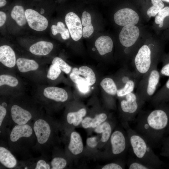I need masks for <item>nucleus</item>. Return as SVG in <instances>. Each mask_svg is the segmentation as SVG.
I'll return each instance as SVG.
<instances>
[{
	"label": "nucleus",
	"mask_w": 169,
	"mask_h": 169,
	"mask_svg": "<svg viewBox=\"0 0 169 169\" xmlns=\"http://www.w3.org/2000/svg\"><path fill=\"white\" fill-rule=\"evenodd\" d=\"M67 161L61 157H55L51 162L52 169H62L67 165Z\"/></svg>",
	"instance_id": "nucleus-35"
},
{
	"label": "nucleus",
	"mask_w": 169,
	"mask_h": 169,
	"mask_svg": "<svg viewBox=\"0 0 169 169\" xmlns=\"http://www.w3.org/2000/svg\"><path fill=\"white\" fill-rule=\"evenodd\" d=\"M16 64L19 71L25 73L37 70L39 66L35 61L24 58H19L16 61Z\"/></svg>",
	"instance_id": "nucleus-20"
},
{
	"label": "nucleus",
	"mask_w": 169,
	"mask_h": 169,
	"mask_svg": "<svg viewBox=\"0 0 169 169\" xmlns=\"http://www.w3.org/2000/svg\"><path fill=\"white\" fill-rule=\"evenodd\" d=\"M166 57L163 61L162 66L160 73L161 75L169 76V55Z\"/></svg>",
	"instance_id": "nucleus-38"
},
{
	"label": "nucleus",
	"mask_w": 169,
	"mask_h": 169,
	"mask_svg": "<svg viewBox=\"0 0 169 169\" xmlns=\"http://www.w3.org/2000/svg\"><path fill=\"white\" fill-rule=\"evenodd\" d=\"M65 21L72 38L79 40L82 35V26L80 19L75 13L70 12L66 14Z\"/></svg>",
	"instance_id": "nucleus-8"
},
{
	"label": "nucleus",
	"mask_w": 169,
	"mask_h": 169,
	"mask_svg": "<svg viewBox=\"0 0 169 169\" xmlns=\"http://www.w3.org/2000/svg\"><path fill=\"white\" fill-rule=\"evenodd\" d=\"M161 1H163L168 3H169V0H161Z\"/></svg>",
	"instance_id": "nucleus-50"
},
{
	"label": "nucleus",
	"mask_w": 169,
	"mask_h": 169,
	"mask_svg": "<svg viewBox=\"0 0 169 169\" xmlns=\"http://www.w3.org/2000/svg\"><path fill=\"white\" fill-rule=\"evenodd\" d=\"M11 111L13 120L18 125L26 124L32 117L29 112L17 105H13Z\"/></svg>",
	"instance_id": "nucleus-11"
},
{
	"label": "nucleus",
	"mask_w": 169,
	"mask_h": 169,
	"mask_svg": "<svg viewBox=\"0 0 169 169\" xmlns=\"http://www.w3.org/2000/svg\"><path fill=\"white\" fill-rule=\"evenodd\" d=\"M107 117V115L104 113L96 115L94 118L86 117L82 120L81 122L82 125L84 128H96L104 122Z\"/></svg>",
	"instance_id": "nucleus-21"
},
{
	"label": "nucleus",
	"mask_w": 169,
	"mask_h": 169,
	"mask_svg": "<svg viewBox=\"0 0 169 169\" xmlns=\"http://www.w3.org/2000/svg\"><path fill=\"white\" fill-rule=\"evenodd\" d=\"M95 45L99 54L101 55H103L112 51L113 43L112 39L109 36L103 35L96 39Z\"/></svg>",
	"instance_id": "nucleus-15"
},
{
	"label": "nucleus",
	"mask_w": 169,
	"mask_h": 169,
	"mask_svg": "<svg viewBox=\"0 0 169 169\" xmlns=\"http://www.w3.org/2000/svg\"><path fill=\"white\" fill-rule=\"evenodd\" d=\"M81 21L83 26H86L92 24L91 16L90 13L86 11H84L82 15Z\"/></svg>",
	"instance_id": "nucleus-40"
},
{
	"label": "nucleus",
	"mask_w": 169,
	"mask_h": 169,
	"mask_svg": "<svg viewBox=\"0 0 169 169\" xmlns=\"http://www.w3.org/2000/svg\"><path fill=\"white\" fill-rule=\"evenodd\" d=\"M33 130L39 143L44 144L47 141L51 131L49 125L46 121L41 119L36 121L34 124Z\"/></svg>",
	"instance_id": "nucleus-10"
},
{
	"label": "nucleus",
	"mask_w": 169,
	"mask_h": 169,
	"mask_svg": "<svg viewBox=\"0 0 169 169\" xmlns=\"http://www.w3.org/2000/svg\"><path fill=\"white\" fill-rule=\"evenodd\" d=\"M52 64L59 68L66 74H69L71 70V67L59 57L54 58L52 61Z\"/></svg>",
	"instance_id": "nucleus-31"
},
{
	"label": "nucleus",
	"mask_w": 169,
	"mask_h": 169,
	"mask_svg": "<svg viewBox=\"0 0 169 169\" xmlns=\"http://www.w3.org/2000/svg\"><path fill=\"white\" fill-rule=\"evenodd\" d=\"M126 125L130 145L136 158L155 168H159L162 162L155 153L147 141L127 124Z\"/></svg>",
	"instance_id": "nucleus-2"
},
{
	"label": "nucleus",
	"mask_w": 169,
	"mask_h": 169,
	"mask_svg": "<svg viewBox=\"0 0 169 169\" xmlns=\"http://www.w3.org/2000/svg\"><path fill=\"white\" fill-rule=\"evenodd\" d=\"M165 134H169V122L168 124V126L167 127V128L165 132Z\"/></svg>",
	"instance_id": "nucleus-48"
},
{
	"label": "nucleus",
	"mask_w": 169,
	"mask_h": 169,
	"mask_svg": "<svg viewBox=\"0 0 169 169\" xmlns=\"http://www.w3.org/2000/svg\"><path fill=\"white\" fill-rule=\"evenodd\" d=\"M169 16V7L166 6L162 8L158 13L156 17L155 22L156 24H159V27L161 28L163 25L164 18Z\"/></svg>",
	"instance_id": "nucleus-32"
},
{
	"label": "nucleus",
	"mask_w": 169,
	"mask_h": 169,
	"mask_svg": "<svg viewBox=\"0 0 169 169\" xmlns=\"http://www.w3.org/2000/svg\"><path fill=\"white\" fill-rule=\"evenodd\" d=\"M122 166L117 163H111L104 166L102 169H122Z\"/></svg>",
	"instance_id": "nucleus-43"
},
{
	"label": "nucleus",
	"mask_w": 169,
	"mask_h": 169,
	"mask_svg": "<svg viewBox=\"0 0 169 169\" xmlns=\"http://www.w3.org/2000/svg\"><path fill=\"white\" fill-rule=\"evenodd\" d=\"M79 75L80 74L79 69L75 67L72 69L69 77L71 80L77 84L80 81L85 79V78L81 77Z\"/></svg>",
	"instance_id": "nucleus-37"
},
{
	"label": "nucleus",
	"mask_w": 169,
	"mask_h": 169,
	"mask_svg": "<svg viewBox=\"0 0 169 169\" xmlns=\"http://www.w3.org/2000/svg\"><path fill=\"white\" fill-rule=\"evenodd\" d=\"M25 13L27 21L31 28L38 31H42L46 29L48 21L45 17L31 9H27Z\"/></svg>",
	"instance_id": "nucleus-7"
},
{
	"label": "nucleus",
	"mask_w": 169,
	"mask_h": 169,
	"mask_svg": "<svg viewBox=\"0 0 169 169\" xmlns=\"http://www.w3.org/2000/svg\"><path fill=\"white\" fill-rule=\"evenodd\" d=\"M140 34L139 28L135 25L124 26L119 35L121 44L126 47L125 50L126 54L130 53L129 48L133 45L137 40Z\"/></svg>",
	"instance_id": "nucleus-5"
},
{
	"label": "nucleus",
	"mask_w": 169,
	"mask_h": 169,
	"mask_svg": "<svg viewBox=\"0 0 169 169\" xmlns=\"http://www.w3.org/2000/svg\"><path fill=\"white\" fill-rule=\"evenodd\" d=\"M80 75L84 77L90 85L94 84L96 81V77L92 69L86 66H82L79 68Z\"/></svg>",
	"instance_id": "nucleus-27"
},
{
	"label": "nucleus",
	"mask_w": 169,
	"mask_h": 169,
	"mask_svg": "<svg viewBox=\"0 0 169 169\" xmlns=\"http://www.w3.org/2000/svg\"><path fill=\"white\" fill-rule=\"evenodd\" d=\"M7 113L5 108L1 105H0V126H1L3 121Z\"/></svg>",
	"instance_id": "nucleus-45"
},
{
	"label": "nucleus",
	"mask_w": 169,
	"mask_h": 169,
	"mask_svg": "<svg viewBox=\"0 0 169 169\" xmlns=\"http://www.w3.org/2000/svg\"><path fill=\"white\" fill-rule=\"evenodd\" d=\"M2 106L4 107H6L7 106V104L5 102H3L1 105Z\"/></svg>",
	"instance_id": "nucleus-49"
},
{
	"label": "nucleus",
	"mask_w": 169,
	"mask_h": 169,
	"mask_svg": "<svg viewBox=\"0 0 169 169\" xmlns=\"http://www.w3.org/2000/svg\"><path fill=\"white\" fill-rule=\"evenodd\" d=\"M100 85L104 91L109 95L113 96L117 95L118 89L112 79L106 78L101 81Z\"/></svg>",
	"instance_id": "nucleus-25"
},
{
	"label": "nucleus",
	"mask_w": 169,
	"mask_h": 169,
	"mask_svg": "<svg viewBox=\"0 0 169 169\" xmlns=\"http://www.w3.org/2000/svg\"><path fill=\"white\" fill-rule=\"evenodd\" d=\"M32 133V129L28 125H18L13 128L10 134V139L11 141L14 142L22 137H30Z\"/></svg>",
	"instance_id": "nucleus-14"
},
{
	"label": "nucleus",
	"mask_w": 169,
	"mask_h": 169,
	"mask_svg": "<svg viewBox=\"0 0 169 169\" xmlns=\"http://www.w3.org/2000/svg\"><path fill=\"white\" fill-rule=\"evenodd\" d=\"M35 169H49V165L43 160H39L37 162Z\"/></svg>",
	"instance_id": "nucleus-42"
},
{
	"label": "nucleus",
	"mask_w": 169,
	"mask_h": 169,
	"mask_svg": "<svg viewBox=\"0 0 169 169\" xmlns=\"http://www.w3.org/2000/svg\"><path fill=\"white\" fill-rule=\"evenodd\" d=\"M161 143L162 146L161 155L164 156L169 157V136L164 137Z\"/></svg>",
	"instance_id": "nucleus-36"
},
{
	"label": "nucleus",
	"mask_w": 169,
	"mask_h": 169,
	"mask_svg": "<svg viewBox=\"0 0 169 169\" xmlns=\"http://www.w3.org/2000/svg\"><path fill=\"white\" fill-rule=\"evenodd\" d=\"M94 31L92 24L84 26L82 29V36L84 38H89L93 33Z\"/></svg>",
	"instance_id": "nucleus-41"
},
{
	"label": "nucleus",
	"mask_w": 169,
	"mask_h": 169,
	"mask_svg": "<svg viewBox=\"0 0 169 169\" xmlns=\"http://www.w3.org/2000/svg\"><path fill=\"white\" fill-rule=\"evenodd\" d=\"M95 131L97 133H102L101 141L103 142H106L111 135L112 126L108 122H105L96 127Z\"/></svg>",
	"instance_id": "nucleus-24"
},
{
	"label": "nucleus",
	"mask_w": 169,
	"mask_h": 169,
	"mask_svg": "<svg viewBox=\"0 0 169 169\" xmlns=\"http://www.w3.org/2000/svg\"><path fill=\"white\" fill-rule=\"evenodd\" d=\"M129 169H151L155 168L150 165L145 164L136 159L129 160L128 163Z\"/></svg>",
	"instance_id": "nucleus-33"
},
{
	"label": "nucleus",
	"mask_w": 169,
	"mask_h": 169,
	"mask_svg": "<svg viewBox=\"0 0 169 169\" xmlns=\"http://www.w3.org/2000/svg\"><path fill=\"white\" fill-rule=\"evenodd\" d=\"M86 143L91 148L95 147L97 144L96 137H94L88 138L86 140Z\"/></svg>",
	"instance_id": "nucleus-44"
},
{
	"label": "nucleus",
	"mask_w": 169,
	"mask_h": 169,
	"mask_svg": "<svg viewBox=\"0 0 169 169\" xmlns=\"http://www.w3.org/2000/svg\"><path fill=\"white\" fill-rule=\"evenodd\" d=\"M79 90L83 93L88 92L90 90V85L86 79H84L76 84Z\"/></svg>",
	"instance_id": "nucleus-39"
},
{
	"label": "nucleus",
	"mask_w": 169,
	"mask_h": 169,
	"mask_svg": "<svg viewBox=\"0 0 169 169\" xmlns=\"http://www.w3.org/2000/svg\"><path fill=\"white\" fill-rule=\"evenodd\" d=\"M68 148L74 155H78L83 151V145L81 137L76 132H73L70 135V139Z\"/></svg>",
	"instance_id": "nucleus-18"
},
{
	"label": "nucleus",
	"mask_w": 169,
	"mask_h": 169,
	"mask_svg": "<svg viewBox=\"0 0 169 169\" xmlns=\"http://www.w3.org/2000/svg\"><path fill=\"white\" fill-rule=\"evenodd\" d=\"M52 33L54 35L60 34L62 38L67 40L70 37V33L68 29L65 28L64 24L61 22H58L57 25H53L51 27Z\"/></svg>",
	"instance_id": "nucleus-26"
},
{
	"label": "nucleus",
	"mask_w": 169,
	"mask_h": 169,
	"mask_svg": "<svg viewBox=\"0 0 169 169\" xmlns=\"http://www.w3.org/2000/svg\"><path fill=\"white\" fill-rule=\"evenodd\" d=\"M151 110L139 112L136 130L151 146L161 143L169 122V105L160 104Z\"/></svg>",
	"instance_id": "nucleus-1"
},
{
	"label": "nucleus",
	"mask_w": 169,
	"mask_h": 169,
	"mask_svg": "<svg viewBox=\"0 0 169 169\" xmlns=\"http://www.w3.org/2000/svg\"><path fill=\"white\" fill-rule=\"evenodd\" d=\"M124 96L125 99L120 103V108L124 114L125 120L131 121L134 120L140 112L145 102L141 100L136 93L133 92Z\"/></svg>",
	"instance_id": "nucleus-4"
},
{
	"label": "nucleus",
	"mask_w": 169,
	"mask_h": 169,
	"mask_svg": "<svg viewBox=\"0 0 169 169\" xmlns=\"http://www.w3.org/2000/svg\"><path fill=\"white\" fill-rule=\"evenodd\" d=\"M86 113V110L84 108L81 109L77 112H69L67 116V121L69 124H73L74 126H77L82 122V117Z\"/></svg>",
	"instance_id": "nucleus-23"
},
{
	"label": "nucleus",
	"mask_w": 169,
	"mask_h": 169,
	"mask_svg": "<svg viewBox=\"0 0 169 169\" xmlns=\"http://www.w3.org/2000/svg\"><path fill=\"white\" fill-rule=\"evenodd\" d=\"M0 61L5 66L12 68L16 64L15 53L9 46L3 45L0 47Z\"/></svg>",
	"instance_id": "nucleus-12"
},
{
	"label": "nucleus",
	"mask_w": 169,
	"mask_h": 169,
	"mask_svg": "<svg viewBox=\"0 0 169 169\" xmlns=\"http://www.w3.org/2000/svg\"><path fill=\"white\" fill-rule=\"evenodd\" d=\"M18 81L15 77L10 75L3 74L0 76V86L7 85L11 87L16 86Z\"/></svg>",
	"instance_id": "nucleus-30"
},
{
	"label": "nucleus",
	"mask_w": 169,
	"mask_h": 169,
	"mask_svg": "<svg viewBox=\"0 0 169 169\" xmlns=\"http://www.w3.org/2000/svg\"><path fill=\"white\" fill-rule=\"evenodd\" d=\"M25 11L22 6L16 5L13 7L11 13L12 18L20 26H24L26 23Z\"/></svg>",
	"instance_id": "nucleus-22"
},
{
	"label": "nucleus",
	"mask_w": 169,
	"mask_h": 169,
	"mask_svg": "<svg viewBox=\"0 0 169 169\" xmlns=\"http://www.w3.org/2000/svg\"><path fill=\"white\" fill-rule=\"evenodd\" d=\"M160 75L157 67H156L142 78L137 84L136 93L141 100L145 102L151 100L158 85Z\"/></svg>",
	"instance_id": "nucleus-3"
},
{
	"label": "nucleus",
	"mask_w": 169,
	"mask_h": 169,
	"mask_svg": "<svg viewBox=\"0 0 169 169\" xmlns=\"http://www.w3.org/2000/svg\"><path fill=\"white\" fill-rule=\"evenodd\" d=\"M110 143L111 152L114 155L123 153L130 146L127 135L120 130L115 131L111 134Z\"/></svg>",
	"instance_id": "nucleus-6"
},
{
	"label": "nucleus",
	"mask_w": 169,
	"mask_h": 169,
	"mask_svg": "<svg viewBox=\"0 0 169 169\" xmlns=\"http://www.w3.org/2000/svg\"><path fill=\"white\" fill-rule=\"evenodd\" d=\"M61 72V70L59 68L52 64L49 68L47 77L51 80H55L59 76Z\"/></svg>",
	"instance_id": "nucleus-34"
},
{
	"label": "nucleus",
	"mask_w": 169,
	"mask_h": 169,
	"mask_svg": "<svg viewBox=\"0 0 169 169\" xmlns=\"http://www.w3.org/2000/svg\"><path fill=\"white\" fill-rule=\"evenodd\" d=\"M7 18L6 14L3 11L0 12V26H2L5 23Z\"/></svg>",
	"instance_id": "nucleus-46"
},
{
	"label": "nucleus",
	"mask_w": 169,
	"mask_h": 169,
	"mask_svg": "<svg viewBox=\"0 0 169 169\" xmlns=\"http://www.w3.org/2000/svg\"><path fill=\"white\" fill-rule=\"evenodd\" d=\"M0 161L5 167L12 168L17 165V161L10 151L4 147H0Z\"/></svg>",
	"instance_id": "nucleus-19"
},
{
	"label": "nucleus",
	"mask_w": 169,
	"mask_h": 169,
	"mask_svg": "<svg viewBox=\"0 0 169 169\" xmlns=\"http://www.w3.org/2000/svg\"><path fill=\"white\" fill-rule=\"evenodd\" d=\"M53 48V44L46 41H40L33 44L29 50L32 54L38 56L46 55L49 54Z\"/></svg>",
	"instance_id": "nucleus-17"
},
{
	"label": "nucleus",
	"mask_w": 169,
	"mask_h": 169,
	"mask_svg": "<svg viewBox=\"0 0 169 169\" xmlns=\"http://www.w3.org/2000/svg\"><path fill=\"white\" fill-rule=\"evenodd\" d=\"M115 23L121 26L135 25L139 20L138 14L133 10L124 8L119 10L114 15Z\"/></svg>",
	"instance_id": "nucleus-9"
},
{
	"label": "nucleus",
	"mask_w": 169,
	"mask_h": 169,
	"mask_svg": "<svg viewBox=\"0 0 169 169\" xmlns=\"http://www.w3.org/2000/svg\"><path fill=\"white\" fill-rule=\"evenodd\" d=\"M138 79H134L129 80L121 88L117 90V95L122 97L132 92L137 84Z\"/></svg>",
	"instance_id": "nucleus-28"
},
{
	"label": "nucleus",
	"mask_w": 169,
	"mask_h": 169,
	"mask_svg": "<svg viewBox=\"0 0 169 169\" xmlns=\"http://www.w3.org/2000/svg\"><path fill=\"white\" fill-rule=\"evenodd\" d=\"M150 100L155 106L169 101V78L165 84L155 94Z\"/></svg>",
	"instance_id": "nucleus-16"
},
{
	"label": "nucleus",
	"mask_w": 169,
	"mask_h": 169,
	"mask_svg": "<svg viewBox=\"0 0 169 169\" xmlns=\"http://www.w3.org/2000/svg\"><path fill=\"white\" fill-rule=\"evenodd\" d=\"M6 1L5 0H0V8L4 6L6 4Z\"/></svg>",
	"instance_id": "nucleus-47"
},
{
	"label": "nucleus",
	"mask_w": 169,
	"mask_h": 169,
	"mask_svg": "<svg viewBox=\"0 0 169 169\" xmlns=\"http://www.w3.org/2000/svg\"><path fill=\"white\" fill-rule=\"evenodd\" d=\"M43 94L46 97L57 102H64L68 98L67 93L64 89L56 87L45 88Z\"/></svg>",
	"instance_id": "nucleus-13"
},
{
	"label": "nucleus",
	"mask_w": 169,
	"mask_h": 169,
	"mask_svg": "<svg viewBox=\"0 0 169 169\" xmlns=\"http://www.w3.org/2000/svg\"><path fill=\"white\" fill-rule=\"evenodd\" d=\"M151 2L153 6L147 11V14L150 17L155 16L164 6L161 0H151Z\"/></svg>",
	"instance_id": "nucleus-29"
}]
</instances>
